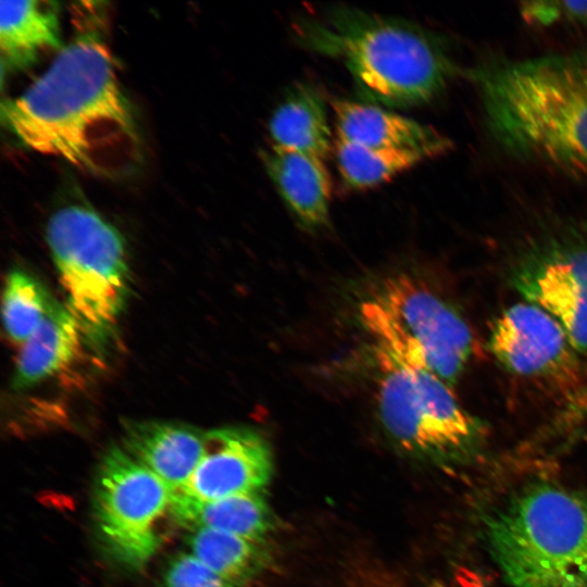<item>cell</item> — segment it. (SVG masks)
Listing matches in <instances>:
<instances>
[{
	"instance_id": "19",
	"label": "cell",
	"mask_w": 587,
	"mask_h": 587,
	"mask_svg": "<svg viewBox=\"0 0 587 587\" xmlns=\"http://www.w3.org/2000/svg\"><path fill=\"white\" fill-rule=\"evenodd\" d=\"M188 545L198 560L235 586L251 578L264 563L261 542L212 528H195Z\"/></svg>"
},
{
	"instance_id": "20",
	"label": "cell",
	"mask_w": 587,
	"mask_h": 587,
	"mask_svg": "<svg viewBox=\"0 0 587 587\" xmlns=\"http://www.w3.org/2000/svg\"><path fill=\"white\" fill-rule=\"evenodd\" d=\"M335 153L344 186L362 190L388 182L427 158L416 151L378 149L337 139Z\"/></svg>"
},
{
	"instance_id": "9",
	"label": "cell",
	"mask_w": 587,
	"mask_h": 587,
	"mask_svg": "<svg viewBox=\"0 0 587 587\" xmlns=\"http://www.w3.org/2000/svg\"><path fill=\"white\" fill-rule=\"evenodd\" d=\"M171 496L168 486L123 448L107 451L96 477L93 513L100 537L117 561L139 567L157 552Z\"/></svg>"
},
{
	"instance_id": "6",
	"label": "cell",
	"mask_w": 587,
	"mask_h": 587,
	"mask_svg": "<svg viewBox=\"0 0 587 587\" xmlns=\"http://www.w3.org/2000/svg\"><path fill=\"white\" fill-rule=\"evenodd\" d=\"M66 308L87 338L103 342L124 308L129 287L125 242L95 210L72 204L54 212L46 227Z\"/></svg>"
},
{
	"instance_id": "18",
	"label": "cell",
	"mask_w": 587,
	"mask_h": 587,
	"mask_svg": "<svg viewBox=\"0 0 587 587\" xmlns=\"http://www.w3.org/2000/svg\"><path fill=\"white\" fill-rule=\"evenodd\" d=\"M178 522L193 528H212L261 542L273 521L260 492H248L202 503L189 510Z\"/></svg>"
},
{
	"instance_id": "5",
	"label": "cell",
	"mask_w": 587,
	"mask_h": 587,
	"mask_svg": "<svg viewBox=\"0 0 587 587\" xmlns=\"http://www.w3.org/2000/svg\"><path fill=\"white\" fill-rule=\"evenodd\" d=\"M372 348L448 386L475 351L471 327L442 297L408 274L386 278L359 308Z\"/></svg>"
},
{
	"instance_id": "12",
	"label": "cell",
	"mask_w": 587,
	"mask_h": 587,
	"mask_svg": "<svg viewBox=\"0 0 587 587\" xmlns=\"http://www.w3.org/2000/svg\"><path fill=\"white\" fill-rule=\"evenodd\" d=\"M337 139L378 149L410 150L427 159L442 155L452 141L434 127L375 104L332 101Z\"/></svg>"
},
{
	"instance_id": "11",
	"label": "cell",
	"mask_w": 587,
	"mask_h": 587,
	"mask_svg": "<svg viewBox=\"0 0 587 587\" xmlns=\"http://www.w3.org/2000/svg\"><path fill=\"white\" fill-rule=\"evenodd\" d=\"M273 472L266 439L248 427H223L205 433L204 449L184 486L172 492L171 513L179 521L202 503L239 494L260 492Z\"/></svg>"
},
{
	"instance_id": "7",
	"label": "cell",
	"mask_w": 587,
	"mask_h": 587,
	"mask_svg": "<svg viewBox=\"0 0 587 587\" xmlns=\"http://www.w3.org/2000/svg\"><path fill=\"white\" fill-rule=\"evenodd\" d=\"M374 350L380 423L402 451L425 460H470L483 448L485 426L462 408L437 376Z\"/></svg>"
},
{
	"instance_id": "14",
	"label": "cell",
	"mask_w": 587,
	"mask_h": 587,
	"mask_svg": "<svg viewBox=\"0 0 587 587\" xmlns=\"http://www.w3.org/2000/svg\"><path fill=\"white\" fill-rule=\"evenodd\" d=\"M205 433L165 421L132 422L124 426V450L175 491L186 484L204 449Z\"/></svg>"
},
{
	"instance_id": "8",
	"label": "cell",
	"mask_w": 587,
	"mask_h": 587,
	"mask_svg": "<svg viewBox=\"0 0 587 587\" xmlns=\"http://www.w3.org/2000/svg\"><path fill=\"white\" fill-rule=\"evenodd\" d=\"M524 301L549 312L587 354V220L548 217L516 246L508 267Z\"/></svg>"
},
{
	"instance_id": "10",
	"label": "cell",
	"mask_w": 587,
	"mask_h": 587,
	"mask_svg": "<svg viewBox=\"0 0 587 587\" xmlns=\"http://www.w3.org/2000/svg\"><path fill=\"white\" fill-rule=\"evenodd\" d=\"M488 346L510 373L561 394H574L584 380L583 355L557 319L535 303L509 307L495 322Z\"/></svg>"
},
{
	"instance_id": "2",
	"label": "cell",
	"mask_w": 587,
	"mask_h": 587,
	"mask_svg": "<svg viewBox=\"0 0 587 587\" xmlns=\"http://www.w3.org/2000/svg\"><path fill=\"white\" fill-rule=\"evenodd\" d=\"M470 77L498 147L587 180V50L492 61Z\"/></svg>"
},
{
	"instance_id": "16",
	"label": "cell",
	"mask_w": 587,
	"mask_h": 587,
	"mask_svg": "<svg viewBox=\"0 0 587 587\" xmlns=\"http://www.w3.org/2000/svg\"><path fill=\"white\" fill-rule=\"evenodd\" d=\"M85 339L66 307L52 304L36 332L21 345L12 385L21 390L37 385L70 365Z\"/></svg>"
},
{
	"instance_id": "15",
	"label": "cell",
	"mask_w": 587,
	"mask_h": 587,
	"mask_svg": "<svg viewBox=\"0 0 587 587\" xmlns=\"http://www.w3.org/2000/svg\"><path fill=\"white\" fill-rule=\"evenodd\" d=\"M272 146L324 159L330 149L332 129L321 91L307 83L290 87L268 121Z\"/></svg>"
},
{
	"instance_id": "4",
	"label": "cell",
	"mask_w": 587,
	"mask_h": 587,
	"mask_svg": "<svg viewBox=\"0 0 587 587\" xmlns=\"http://www.w3.org/2000/svg\"><path fill=\"white\" fill-rule=\"evenodd\" d=\"M483 530L510 587H587V492L530 484L490 511Z\"/></svg>"
},
{
	"instance_id": "1",
	"label": "cell",
	"mask_w": 587,
	"mask_h": 587,
	"mask_svg": "<svg viewBox=\"0 0 587 587\" xmlns=\"http://www.w3.org/2000/svg\"><path fill=\"white\" fill-rule=\"evenodd\" d=\"M9 130L29 149L88 173L134 171L141 140L109 48L95 36L63 47L18 97L1 105Z\"/></svg>"
},
{
	"instance_id": "3",
	"label": "cell",
	"mask_w": 587,
	"mask_h": 587,
	"mask_svg": "<svg viewBox=\"0 0 587 587\" xmlns=\"http://www.w3.org/2000/svg\"><path fill=\"white\" fill-rule=\"evenodd\" d=\"M307 49L338 59L373 102L408 107L438 96L454 73L442 43L409 22L332 7L296 26Z\"/></svg>"
},
{
	"instance_id": "22",
	"label": "cell",
	"mask_w": 587,
	"mask_h": 587,
	"mask_svg": "<svg viewBox=\"0 0 587 587\" xmlns=\"http://www.w3.org/2000/svg\"><path fill=\"white\" fill-rule=\"evenodd\" d=\"M520 12L533 26H587V1H525L520 3Z\"/></svg>"
},
{
	"instance_id": "17",
	"label": "cell",
	"mask_w": 587,
	"mask_h": 587,
	"mask_svg": "<svg viewBox=\"0 0 587 587\" xmlns=\"http://www.w3.org/2000/svg\"><path fill=\"white\" fill-rule=\"evenodd\" d=\"M0 47L11 67L33 64L42 53L61 47L59 9L51 1H2Z\"/></svg>"
},
{
	"instance_id": "13",
	"label": "cell",
	"mask_w": 587,
	"mask_h": 587,
	"mask_svg": "<svg viewBox=\"0 0 587 587\" xmlns=\"http://www.w3.org/2000/svg\"><path fill=\"white\" fill-rule=\"evenodd\" d=\"M264 167L296 223L316 232L328 226L332 182L324 159L271 146Z\"/></svg>"
},
{
	"instance_id": "21",
	"label": "cell",
	"mask_w": 587,
	"mask_h": 587,
	"mask_svg": "<svg viewBox=\"0 0 587 587\" xmlns=\"http://www.w3.org/2000/svg\"><path fill=\"white\" fill-rule=\"evenodd\" d=\"M52 302L41 285L29 274L11 271L4 284L2 320L12 341L24 344L48 315Z\"/></svg>"
},
{
	"instance_id": "23",
	"label": "cell",
	"mask_w": 587,
	"mask_h": 587,
	"mask_svg": "<svg viewBox=\"0 0 587 587\" xmlns=\"http://www.w3.org/2000/svg\"><path fill=\"white\" fill-rule=\"evenodd\" d=\"M164 587H236L224 579L192 553H179L170 562Z\"/></svg>"
}]
</instances>
